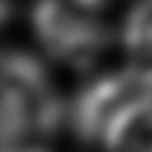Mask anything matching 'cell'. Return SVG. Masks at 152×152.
Wrapping results in <instances>:
<instances>
[{
	"instance_id": "6da1fadb",
	"label": "cell",
	"mask_w": 152,
	"mask_h": 152,
	"mask_svg": "<svg viewBox=\"0 0 152 152\" xmlns=\"http://www.w3.org/2000/svg\"><path fill=\"white\" fill-rule=\"evenodd\" d=\"M62 119V102L43 64L28 52L2 57V152H19L50 135Z\"/></svg>"
},
{
	"instance_id": "7a4b0ae2",
	"label": "cell",
	"mask_w": 152,
	"mask_h": 152,
	"mask_svg": "<svg viewBox=\"0 0 152 152\" xmlns=\"http://www.w3.org/2000/svg\"><path fill=\"white\" fill-rule=\"evenodd\" d=\"M97 10L83 0H38L31 7V26L50 57L86 69L109 43Z\"/></svg>"
},
{
	"instance_id": "3957f363",
	"label": "cell",
	"mask_w": 152,
	"mask_h": 152,
	"mask_svg": "<svg viewBox=\"0 0 152 152\" xmlns=\"http://www.w3.org/2000/svg\"><path fill=\"white\" fill-rule=\"evenodd\" d=\"M152 95V86L131 66L119 74H104L86 83L69 112L71 131L83 142L102 140L109 121L131 102Z\"/></svg>"
},
{
	"instance_id": "277c9868",
	"label": "cell",
	"mask_w": 152,
	"mask_h": 152,
	"mask_svg": "<svg viewBox=\"0 0 152 152\" xmlns=\"http://www.w3.org/2000/svg\"><path fill=\"white\" fill-rule=\"evenodd\" d=\"M104 152H152V95L126 104L107 126Z\"/></svg>"
},
{
	"instance_id": "5b68a950",
	"label": "cell",
	"mask_w": 152,
	"mask_h": 152,
	"mask_svg": "<svg viewBox=\"0 0 152 152\" xmlns=\"http://www.w3.org/2000/svg\"><path fill=\"white\" fill-rule=\"evenodd\" d=\"M121 43L128 66L152 86V0H140L128 12Z\"/></svg>"
},
{
	"instance_id": "8992f818",
	"label": "cell",
	"mask_w": 152,
	"mask_h": 152,
	"mask_svg": "<svg viewBox=\"0 0 152 152\" xmlns=\"http://www.w3.org/2000/svg\"><path fill=\"white\" fill-rule=\"evenodd\" d=\"M19 152H48V150H43V147H38V145H26V147H21Z\"/></svg>"
}]
</instances>
